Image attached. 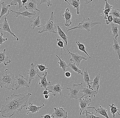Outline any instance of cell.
<instances>
[{
    "label": "cell",
    "instance_id": "obj_1",
    "mask_svg": "<svg viewBox=\"0 0 120 118\" xmlns=\"http://www.w3.org/2000/svg\"><path fill=\"white\" fill-rule=\"evenodd\" d=\"M31 93L27 95L19 94L12 95L6 99V102L0 110L3 117L10 118L15 114H18L27 106V103Z\"/></svg>",
    "mask_w": 120,
    "mask_h": 118
},
{
    "label": "cell",
    "instance_id": "obj_2",
    "mask_svg": "<svg viewBox=\"0 0 120 118\" xmlns=\"http://www.w3.org/2000/svg\"><path fill=\"white\" fill-rule=\"evenodd\" d=\"M15 76L12 71L6 69L0 72V86L1 88L13 91L15 88Z\"/></svg>",
    "mask_w": 120,
    "mask_h": 118
},
{
    "label": "cell",
    "instance_id": "obj_3",
    "mask_svg": "<svg viewBox=\"0 0 120 118\" xmlns=\"http://www.w3.org/2000/svg\"><path fill=\"white\" fill-rule=\"evenodd\" d=\"M82 15L83 20L81 22L79 23V24L77 26L73 27L70 29H68L67 30L66 33H67L68 31L72 30H75V29H81L84 30H86L87 32H90L91 31L90 30L91 28L93 26L99 24H101V23L99 22H93L90 21V19H86L82 15V13H81Z\"/></svg>",
    "mask_w": 120,
    "mask_h": 118
},
{
    "label": "cell",
    "instance_id": "obj_4",
    "mask_svg": "<svg viewBox=\"0 0 120 118\" xmlns=\"http://www.w3.org/2000/svg\"><path fill=\"white\" fill-rule=\"evenodd\" d=\"M82 84V83L79 84H73L72 87L67 88V89L69 91L68 95L70 99L76 100L81 97V95L80 94H82L79 91L83 88Z\"/></svg>",
    "mask_w": 120,
    "mask_h": 118
},
{
    "label": "cell",
    "instance_id": "obj_5",
    "mask_svg": "<svg viewBox=\"0 0 120 118\" xmlns=\"http://www.w3.org/2000/svg\"><path fill=\"white\" fill-rule=\"evenodd\" d=\"M54 12H52L51 17L45 24L43 27V30L41 31H38V34H42L45 32L57 34V32L55 31V30H57V26L55 24L54 21Z\"/></svg>",
    "mask_w": 120,
    "mask_h": 118
},
{
    "label": "cell",
    "instance_id": "obj_6",
    "mask_svg": "<svg viewBox=\"0 0 120 118\" xmlns=\"http://www.w3.org/2000/svg\"><path fill=\"white\" fill-rule=\"evenodd\" d=\"M79 105L80 106V115H84L87 111L88 109H94L95 107H90L91 100L90 98L83 95L79 99Z\"/></svg>",
    "mask_w": 120,
    "mask_h": 118
},
{
    "label": "cell",
    "instance_id": "obj_7",
    "mask_svg": "<svg viewBox=\"0 0 120 118\" xmlns=\"http://www.w3.org/2000/svg\"><path fill=\"white\" fill-rule=\"evenodd\" d=\"M29 85L28 80L23 76L19 74L15 76V88L16 90H18L22 87L25 88H29Z\"/></svg>",
    "mask_w": 120,
    "mask_h": 118
},
{
    "label": "cell",
    "instance_id": "obj_8",
    "mask_svg": "<svg viewBox=\"0 0 120 118\" xmlns=\"http://www.w3.org/2000/svg\"><path fill=\"white\" fill-rule=\"evenodd\" d=\"M47 89L49 92H52L54 96H56L59 94L61 95L62 91L64 89L63 86H61L60 83H58L55 85H52L51 83L47 87Z\"/></svg>",
    "mask_w": 120,
    "mask_h": 118
},
{
    "label": "cell",
    "instance_id": "obj_9",
    "mask_svg": "<svg viewBox=\"0 0 120 118\" xmlns=\"http://www.w3.org/2000/svg\"><path fill=\"white\" fill-rule=\"evenodd\" d=\"M8 15H6V16L4 17V22L1 24H0V30H1L2 31H6L9 34V35H12L14 37L16 38V41H19V38L18 37L16 36L11 31L10 27L9 25V23L8 22L7 20V17Z\"/></svg>",
    "mask_w": 120,
    "mask_h": 118
},
{
    "label": "cell",
    "instance_id": "obj_10",
    "mask_svg": "<svg viewBox=\"0 0 120 118\" xmlns=\"http://www.w3.org/2000/svg\"><path fill=\"white\" fill-rule=\"evenodd\" d=\"M68 51V54L71 55L72 56V58L70 59L69 61H72L73 63H75L76 65L78 67L80 65L81 61L82 59L87 61V58L86 57L82 56L79 54L78 53H71L70 52L69 49H67Z\"/></svg>",
    "mask_w": 120,
    "mask_h": 118
},
{
    "label": "cell",
    "instance_id": "obj_11",
    "mask_svg": "<svg viewBox=\"0 0 120 118\" xmlns=\"http://www.w3.org/2000/svg\"><path fill=\"white\" fill-rule=\"evenodd\" d=\"M54 112L52 113L51 115L52 118H67V112L63 108L60 107L58 108L55 107Z\"/></svg>",
    "mask_w": 120,
    "mask_h": 118
},
{
    "label": "cell",
    "instance_id": "obj_12",
    "mask_svg": "<svg viewBox=\"0 0 120 118\" xmlns=\"http://www.w3.org/2000/svg\"><path fill=\"white\" fill-rule=\"evenodd\" d=\"M30 67V69L28 71V72L27 73V74L29 75L28 81H29V84H30L31 81L34 79L36 78L38 79V74L39 71L38 69H35L34 68L35 66L34 63H33L31 64V66Z\"/></svg>",
    "mask_w": 120,
    "mask_h": 118
},
{
    "label": "cell",
    "instance_id": "obj_13",
    "mask_svg": "<svg viewBox=\"0 0 120 118\" xmlns=\"http://www.w3.org/2000/svg\"><path fill=\"white\" fill-rule=\"evenodd\" d=\"M38 0H28L27 2L25 4L24 8L28 12L33 13L35 12V10L40 11L37 8Z\"/></svg>",
    "mask_w": 120,
    "mask_h": 118
},
{
    "label": "cell",
    "instance_id": "obj_14",
    "mask_svg": "<svg viewBox=\"0 0 120 118\" xmlns=\"http://www.w3.org/2000/svg\"><path fill=\"white\" fill-rule=\"evenodd\" d=\"M99 91H95L89 88V87L87 86L86 88L83 87L82 90L80 91L84 96H86L90 98L95 97L96 95L98 93Z\"/></svg>",
    "mask_w": 120,
    "mask_h": 118
},
{
    "label": "cell",
    "instance_id": "obj_15",
    "mask_svg": "<svg viewBox=\"0 0 120 118\" xmlns=\"http://www.w3.org/2000/svg\"><path fill=\"white\" fill-rule=\"evenodd\" d=\"M43 76H40L38 74V76L39 78L40 81L39 82V85L42 88H45V89H47V87L51 84L50 82H48L46 80V76L48 75V72L45 71V73H43Z\"/></svg>",
    "mask_w": 120,
    "mask_h": 118
},
{
    "label": "cell",
    "instance_id": "obj_16",
    "mask_svg": "<svg viewBox=\"0 0 120 118\" xmlns=\"http://www.w3.org/2000/svg\"><path fill=\"white\" fill-rule=\"evenodd\" d=\"M65 21L64 25L67 27H69L72 24L71 19L72 18V13L70 11L69 8L66 9L64 13L62 15Z\"/></svg>",
    "mask_w": 120,
    "mask_h": 118
},
{
    "label": "cell",
    "instance_id": "obj_17",
    "mask_svg": "<svg viewBox=\"0 0 120 118\" xmlns=\"http://www.w3.org/2000/svg\"><path fill=\"white\" fill-rule=\"evenodd\" d=\"M45 105L42 104V106L40 107H37L36 105H34L33 103L30 102L29 104V106L26 107V109L28 111L27 114H29V113L31 112L32 114H34L37 112L40 111V109L42 107L45 106Z\"/></svg>",
    "mask_w": 120,
    "mask_h": 118
},
{
    "label": "cell",
    "instance_id": "obj_18",
    "mask_svg": "<svg viewBox=\"0 0 120 118\" xmlns=\"http://www.w3.org/2000/svg\"><path fill=\"white\" fill-rule=\"evenodd\" d=\"M10 11L15 13L16 14L15 15V17L16 18L19 16L22 15L23 18H24L25 17H27L28 18L30 19L32 16L36 15V13L35 12L33 13L30 12L27 10L26 11H22V12H16V11H13L12 10H11Z\"/></svg>",
    "mask_w": 120,
    "mask_h": 118
},
{
    "label": "cell",
    "instance_id": "obj_19",
    "mask_svg": "<svg viewBox=\"0 0 120 118\" xmlns=\"http://www.w3.org/2000/svg\"><path fill=\"white\" fill-rule=\"evenodd\" d=\"M6 49H4L3 51L0 52V64L3 63L5 66H7L8 64L11 62L9 56L6 54Z\"/></svg>",
    "mask_w": 120,
    "mask_h": 118
},
{
    "label": "cell",
    "instance_id": "obj_20",
    "mask_svg": "<svg viewBox=\"0 0 120 118\" xmlns=\"http://www.w3.org/2000/svg\"><path fill=\"white\" fill-rule=\"evenodd\" d=\"M100 74H97L96 77L94 79L92 82L90 83V84H92L91 88L94 91H99L100 88Z\"/></svg>",
    "mask_w": 120,
    "mask_h": 118
},
{
    "label": "cell",
    "instance_id": "obj_21",
    "mask_svg": "<svg viewBox=\"0 0 120 118\" xmlns=\"http://www.w3.org/2000/svg\"><path fill=\"white\" fill-rule=\"evenodd\" d=\"M2 5L1 7V10L0 14V19H1V17L3 16L4 15H8L10 11L9 10V8L11 6V5L10 4L7 5L4 2H3L1 3Z\"/></svg>",
    "mask_w": 120,
    "mask_h": 118
},
{
    "label": "cell",
    "instance_id": "obj_22",
    "mask_svg": "<svg viewBox=\"0 0 120 118\" xmlns=\"http://www.w3.org/2000/svg\"><path fill=\"white\" fill-rule=\"evenodd\" d=\"M99 108H98L97 109H96L95 107L94 108V109L96 111V113L98 114V116H99L101 115L106 118H109L107 113V112L109 110V109H107L106 108H103L100 105H99Z\"/></svg>",
    "mask_w": 120,
    "mask_h": 118
},
{
    "label": "cell",
    "instance_id": "obj_23",
    "mask_svg": "<svg viewBox=\"0 0 120 118\" xmlns=\"http://www.w3.org/2000/svg\"><path fill=\"white\" fill-rule=\"evenodd\" d=\"M57 34L63 39L65 43L66 46L68 45V37L67 36L66 34L62 30L60 26H57Z\"/></svg>",
    "mask_w": 120,
    "mask_h": 118
},
{
    "label": "cell",
    "instance_id": "obj_24",
    "mask_svg": "<svg viewBox=\"0 0 120 118\" xmlns=\"http://www.w3.org/2000/svg\"><path fill=\"white\" fill-rule=\"evenodd\" d=\"M120 25L117 24L112 23L111 24V28L113 34L112 38H116L118 37L119 36L118 34V28Z\"/></svg>",
    "mask_w": 120,
    "mask_h": 118
},
{
    "label": "cell",
    "instance_id": "obj_25",
    "mask_svg": "<svg viewBox=\"0 0 120 118\" xmlns=\"http://www.w3.org/2000/svg\"><path fill=\"white\" fill-rule=\"evenodd\" d=\"M30 22L31 23V25L30 26H33V29H34L36 27L38 28L41 27V20L40 19V16L39 14H38L37 17L34 19V20L30 21Z\"/></svg>",
    "mask_w": 120,
    "mask_h": 118
},
{
    "label": "cell",
    "instance_id": "obj_26",
    "mask_svg": "<svg viewBox=\"0 0 120 118\" xmlns=\"http://www.w3.org/2000/svg\"><path fill=\"white\" fill-rule=\"evenodd\" d=\"M113 39L114 44L112 46V48L115 52L117 54L120 61V46L117 40V38H113Z\"/></svg>",
    "mask_w": 120,
    "mask_h": 118
},
{
    "label": "cell",
    "instance_id": "obj_27",
    "mask_svg": "<svg viewBox=\"0 0 120 118\" xmlns=\"http://www.w3.org/2000/svg\"><path fill=\"white\" fill-rule=\"evenodd\" d=\"M83 71H84V81L85 83H86L87 86H88L89 87V88L91 89H93L91 88V86L90 84V82L91 81H93L92 80H90L89 78V75L88 74V72H87V71L86 70L85 71L84 70V69H83Z\"/></svg>",
    "mask_w": 120,
    "mask_h": 118
},
{
    "label": "cell",
    "instance_id": "obj_28",
    "mask_svg": "<svg viewBox=\"0 0 120 118\" xmlns=\"http://www.w3.org/2000/svg\"><path fill=\"white\" fill-rule=\"evenodd\" d=\"M80 2L79 0H72V1L70 3V5L73 7L74 8H75L76 10V13L77 15H79V9L80 7Z\"/></svg>",
    "mask_w": 120,
    "mask_h": 118
},
{
    "label": "cell",
    "instance_id": "obj_29",
    "mask_svg": "<svg viewBox=\"0 0 120 118\" xmlns=\"http://www.w3.org/2000/svg\"><path fill=\"white\" fill-rule=\"evenodd\" d=\"M68 66L72 70L75 71L76 73H77L78 74H80L82 75H84V73L82 72L81 70L79 69L77 66L76 65L75 63H73V64L70 63Z\"/></svg>",
    "mask_w": 120,
    "mask_h": 118
},
{
    "label": "cell",
    "instance_id": "obj_30",
    "mask_svg": "<svg viewBox=\"0 0 120 118\" xmlns=\"http://www.w3.org/2000/svg\"><path fill=\"white\" fill-rule=\"evenodd\" d=\"M56 57H58L59 60V61H58L57 63L60 64V67L61 68L64 72L66 70L67 68L69 67L63 59H61L58 55H56Z\"/></svg>",
    "mask_w": 120,
    "mask_h": 118
},
{
    "label": "cell",
    "instance_id": "obj_31",
    "mask_svg": "<svg viewBox=\"0 0 120 118\" xmlns=\"http://www.w3.org/2000/svg\"><path fill=\"white\" fill-rule=\"evenodd\" d=\"M76 44L78 46L79 50L84 52L90 58H91V57H90L88 54L87 53L86 51L84 45V44H81L80 42L79 41H76Z\"/></svg>",
    "mask_w": 120,
    "mask_h": 118
},
{
    "label": "cell",
    "instance_id": "obj_32",
    "mask_svg": "<svg viewBox=\"0 0 120 118\" xmlns=\"http://www.w3.org/2000/svg\"><path fill=\"white\" fill-rule=\"evenodd\" d=\"M108 106L110 107L111 114L113 115V118H115V113L119 111V110L117 109V107L114 103H112V105L108 104Z\"/></svg>",
    "mask_w": 120,
    "mask_h": 118
},
{
    "label": "cell",
    "instance_id": "obj_33",
    "mask_svg": "<svg viewBox=\"0 0 120 118\" xmlns=\"http://www.w3.org/2000/svg\"><path fill=\"white\" fill-rule=\"evenodd\" d=\"M109 15H111L113 17H117L120 18V9H115L112 10L109 13Z\"/></svg>",
    "mask_w": 120,
    "mask_h": 118
},
{
    "label": "cell",
    "instance_id": "obj_34",
    "mask_svg": "<svg viewBox=\"0 0 120 118\" xmlns=\"http://www.w3.org/2000/svg\"><path fill=\"white\" fill-rule=\"evenodd\" d=\"M19 4V11H21L22 8V4L21 0H13L11 3L12 6H16L17 5V4Z\"/></svg>",
    "mask_w": 120,
    "mask_h": 118
},
{
    "label": "cell",
    "instance_id": "obj_35",
    "mask_svg": "<svg viewBox=\"0 0 120 118\" xmlns=\"http://www.w3.org/2000/svg\"><path fill=\"white\" fill-rule=\"evenodd\" d=\"M57 46H58L60 48H61V58H62V49H63L64 51H65V49L64 48V42H63L61 39L60 38H57Z\"/></svg>",
    "mask_w": 120,
    "mask_h": 118
},
{
    "label": "cell",
    "instance_id": "obj_36",
    "mask_svg": "<svg viewBox=\"0 0 120 118\" xmlns=\"http://www.w3.org/2000/svg\"><path fill=\"white\" fill-rule=\"evenodd\" d=\"M36 67L38 68L39 70L42 73H43V72L45 71H46L48 69V68L46 67V64H45V65H43V64H41V65L37 64Z\"/></svg>",
    "mask_w": 120,
    "mask_h": 118
},
{
    "label": "cell",
    "instance_id": "obj_37",
    "mask_svg": "<svg viewBox=\"0 0 120 118\" xmlns=\"http://www.w3.org/2000/svg\"><path fill=\"white\" fill-rule=\"evenodd\" d=\"M86 116L87 118H100L101 116H96L94 114V112H90L87 111L86 112Z\"/></svg>",
    "mask_w": 120,
    "mask_h": 118
},
{
    "label": "cell",
    "instance_id": "obj_38",
    "mask_svg": "<svg viewBox=\"0 0 120 118\" xmlns=\"http://www.w3.org/2000/svg\"><path fill=\"white\" fill-rule=\"evenodd\" d=\"M2 32H3V31H1L0 35V45H1V46H3L4 42L5 41H7L8 38H3L4 34Z\"/></svg>",
    "mask_w": 120,
    "mask_h": 118
},
{
    "label": "cell",
    "instance_id": "obj_39",
    "mask_svg": "<svg viewBox=\"0 0 120 118\" xmlns=\"http://www.w3.org/2000/svg\"><path fill=\"white\" fill-rule=\"evenodd\" d=\"M112 23H113V16L109 14L108 16L106 19V23L107 25H109Z\"/></svg>",
    "mask_w": 120,
    "mask_h": 118
},
{
    "label": "cell",
    "instance_id": "obj_40",
    "mask_svg": "<svg viewBox=\"0 0 120 118\" xmlns=\"http://www.w3.org/2000/svg\"><path fill=\"white\" fill-rule=\"evenodd\" d=\"M51 0H40V3L38 5V6H40L42 4L46 3L47 4V6L49 7L50 6H52V4L51 3Z\"/></svg>",
    "mask_w": 120,
    "mask_h": 118
},
{
    "label": "cell",
    "instance_id": "obj_41",
    "mask_svg": "<svg viewBox=\"0 0 120 118\" xmlns=\"http://www.w3.org/2000/svg\"><path fill=\"white\" fill-rule=\"evenodd\" d=\"M105 7L104 8H102L103 9H112V7H113V6L109 4L107 2V1L106 0H105Z\"/></svg>",
    "mask_w": 120,
    "mask_h": 118
},
{
    "label": "cell",
    "instance_id": "obj_42",
    "mask_svg": "<svg viewBox=\"0 0 120 118\" xmlns=\"http://www.w3.org/2000/svg\"><path fill=\"white\" fill-rule=\"evenodd\" d=\"M113 23L117 24L120 26V18L117 17H113Z\"/></svg>",
    "mask_w": 120,
    "mask_h": 118
},
{
    "label": "cell",
    "instance_id": "obj_43",
    "mask_svg": "<svg viewBox=\"0 0 120 118\" xmlns=\"http://www.w3.org/2000/svg\"><path fill=\"white\" fill-rule=\"evenodd\" d=\"M64 75H65V76L67 78H70L72 76L71 72L69 71H67L64 73Z\"/></svg>",
    "mask_w": 120,
    "mask_h": 118
},
{
    "label": "cell",
    "instance_id": "obj_44",
    "mask_svg": "<svg viewBox=\"0 0 120 118\" xmlns=\"http://www.w3.org/2000/svg\"><path fill=\"white\" fill-rule=\"evenodd\" d=\"M41 117L42 118H52V116L51 115H50L49 114H48L42 116Z\"/></svg>",
    "mask_w": 120,
    "mask_h": 118
},
{
    "label": "cell",
    "instance_id": "obj_45",
    "mask_svg": "<svg viewBox=\"0 0 120 118\" xmlns=\"http://www.w3.org/2000/svg\"><path fill=\"white\" fill-rule=\"evenodd\" d=\"M49 91L48 89H45V90H44L42 95H48L49 94Z\"/></svg>",
    "mask_w": 120,
    "mask_h": 118
},
{
    "label": "cell",
    "instance_id": "obj_46",
    "mask_svg": "<svg viewBox=\"0 0 120 118\" xmlns=\"http://www.w3.org/2000/svg\"><path fill=\"white\" fill-rule=\"evenodd\" d=\"M28 1V0H22L21 1L22 3V6H24L25 4Z\"/></svg>",
    "mask_w": 120,
    "mask_h": 118
},
{
    "label": "cell",
    "instance_id": "obj_47",
    "mask_svg": "<svg viewBox=\"0 0 120 118\" xmlns=\"http://www.w3.org/2000/svg\"><path fill=\"white\" fill-rule=\"evenodd\" d=\"M50 96V95H49V94L48 95H44V97H45V99L47 100L49 97V96Z\"/></svg>",
    "mask_w": 120,
    "mask_h": 118
},
{
    "label": "cell",
    "instance_id": "obj_48",
    "mask_svg": "<svg viewBox=\"0 0 120 118\" xmlns=\"http://www.w3.org/2000/svg\"><path fill=\"white\" fill-rule=\"evenodd\" d=\"M93 0H86V2L85 4H88L90 3V2H92Z\"/></svg>",
    "mask_w": 120,
    "mask_h": 118
},
{
    "label": "cell",
    "instance_id": "obj_49",
    "mask_svg": "<svg viewBox=\"0 0 120 118\" xmlns=\"http://www.w3.org/2000/svg\"><path fill=\"white\" fill-rule=\"evenodd\" d=\"M64 0V1H65V2H66L67 3H68V4H69V5H70V3H69V2H68V1L67 0Z\"/></svg>",
    "mask_w": 120,
    "mask_h": 118
},
{
    "label": "cell",
    "instance_id": "obj_50",
    "mask_svg": "<svg viewBox=\"0 0 120 118\" xmlns=\"http://www.w3.org/2000/svg\"><path fill=\"white\" fill-rule=\"evenodd\" d=\"M117 113L118 114V115H119L120 116V113H119V112H118H118H117Z\"/></svg>",
    "mask_w": 120,
    "mask_h": 118
},
{
    "label": "cell",
    "instance_id": "obj_51",
    "mask_svg": "<svg viewBox=\"0 0 120 118\" xmlns=\"http://www.w3.org/2000/svg\"><path fill=\"white\" fill-rule=\"evenodd\" d=\"M1 1V0H0V1Z\"/></svg>",
    "mask_w": 120,
    "mask_h": 118
},
{
    "label": "cell",
    "instance_id": "obj_52",
    "mask_svg": "<svg viewBox=\"0 0 120 118\" xmlns=\"http://www.w3.org/2000/svg\"><path fill=\"white\" fill-rule=\"evenodd\" d=\"M21 0L22 1V0Z\"/></svg>",
    "mask_w": 120,
    "mask_h": 118
},
{
    "label": "cell",
    "instance_id": "obj_53",
    "mask_svg": "<svg viewBox=\"0 0 120 118\" xmlns=\"http://www.w3.org/2000/svg\"><path fill=\"white\" fill-rule=\"evenodd\" d=\"M106 0L108 1V0Z\"/></svg>",
    "mask_w": 120,
    "mask_h": 118
},
{
    "label": "cell",
    "instance_id": "obj_54",
    "mask_svg": "<svg viewBox=\"0 0 120 118\" xmlns=\"http://www.w3.org/2000/svg\"></svg>",
    "mask_w": 120,
    "mask_h": 118
}]
</instances>
